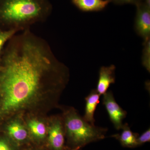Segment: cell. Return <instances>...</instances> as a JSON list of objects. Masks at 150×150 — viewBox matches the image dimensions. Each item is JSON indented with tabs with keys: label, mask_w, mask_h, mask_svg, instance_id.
<instances>
[{
	"label": "cell",
	"mask_w": 150,
	"mask_h": 150,
	"mask_svg": "<svg viewBox=\"0 0 150 150\" xmlns=\"http://www.w3.org/2000/svg\"><path fill=\"white\" fill-rule=\"evenodd\" d=\"M67 140L66 150H80L87 145L104 139L107 128L91 125L73 107L61 106Z\"/></svg>",
	"instance_id": "obj_3"
},
{
	"label": "cell",
	"mask_w": 150,
	"mask_h": 150,
	"mask_svg": "<svg viewBox=\"0 0 150 150\" xmlns=\"http://www.w3.org/2000/svg\"><path fill=\"white\" fill-rule=\"evenodd\" d=\"M48 117L30 116L23 119L30 139L37 143H41L46 140Z\"/></svg>",
	"instance_id": "obj_6"
},
{
	"label": "cell",
	"mask_w": 150,
	"mask_h": 150,
	"mask_svg": "<svg viewBox=\"0 0 150 150\" xmlns=\"http://www.w3.org/2000/svg\"><path fill=\"white\" fill-rule=\"evenodd\" d=\"M142 64L149 72L150 71V38L144 41Z\"/></svg>",
	"instance_id": "obj_13"
},
{
	"label": "cell",
	"mask_w": 150,
	"mask_h": 150,
	"mask_svg": "<svg viewBox=\"0 0 150 150\" xmlns=\"http://www.w3.org/2000/svg\"><path fill=\"white\" fill-rule=\"evenodd\" d=\"M109 2L112 3L116 5H123L126 4H131L135 5L142 2H144V0H108Z\"/></svg>",
	"instance_id": "obj_17"
},
{
	"label": "cell",
	"mask_w": 150,
	"mask_h": 150,
	"mask_svg": "<svg viewBox=\"0 0 150 150\" xmlns=\"http://www.w3.org/2000/svg\"><path fill=\"white\" fill-rule=\"evenodd\" d=\"M150 142V128L146 130L141 135H139L137 138V143L138 147L144 144L147 142Z\"/></svg>",
	"instance_id": "obj_16"
},
{
	"label": "cell",
	"mask_w": 150,
	"mask_h": 150,
	"mask_svg": "<svg viewBox=\"0 0 150 150\" xmlns=\"http://www.w3.org/2000/svg\"><path fill=\"white\" fill-rule=\"evenodd\" d=\"M49 0H0V29L18 32L46 21L52 13Z\"/></svg>",
	"instance_id": "obj_2"
},
{
	"label": "cell",
	"mask_w": 150,
	"mask_h": 150,
	"mask_svg": "<svg viewBox=\"0 0 150 150\" xmlns=\"http://www.w3.org/2000/svg\"><path fill=\"white\" fill-rule=\"evenodd\" d=\"M121 134H113L111 137L118 140L123 147L135 148L138 147L137 138L139 134L131 131L128 123L123 124Z\"/></svg>",
	"instance_id": "obj_11"
},
{
	"label": "cell",
	"mask_w": 150,
	"mask_h": 150,
	"mask_svg": "<svg viewBox=\"0 0 150 150\" xmlns=\"http://www.w3.org/2000/svg\"><path fill=\"white\" fill-rule=\"evenodd\" d=\"M115 67L111 65L109 67H100L96 90L100 96L103 95L108 91L110 85L115 81Z\"/></svg>",
	"instance_id": "obj_9"
},
{
	"label": "cell",
	"mask_w": 150,
	"mask_h": 150,
	"mask_svg": "<svg viewBox=\"0 0 150 150\" xmlns=\"http://www.w3.org/2000/svg\"><path fill=\"white\" fill-rule=\"evenodd\" d=\"M100 96L96 90L93 89L85 99L86 101L85 113L83 117L85 121L91 125H95V112L98 105L99 104Z\"/></svg>",
	"instance_id": "obj_10"
},
{
	"label": "cell",
	"mask_w": 150,
	"mask_h": 150,
	"mask_svg": "<svg viewBox=\"0 0 150 150\" xmlns=\"http://www.w3.org/2000/svg\"><path fill=\"white\" fill-rule=\"evenodd\" d=\"M0 62V123L46 117L59 107L69 70L46 40L30 29L16 33L8 42Z\"/></svg>",
	"instance_id": "obj_1"
},
{
	"label": "cell",
	"mask_w": 150,
	"mask_h": 150,
	"mask_svg": "<svg viewBox=\"0 0 150 150\" xmlns=\"http://www.w3.org/2000/svg\"><path fill=\"white\" fill-rule=\"evenodd\" d=\"M17 33L18 32L15 30H5L0 29V59L4 51L3 48L5 44Z\"/></svg>",
	"instance_id": "obj_14"
},
{
	"label": "cell",
	"mask_w": 150,
	"mask_h": 150,
	"mask_svg": "<svg viewBox=\"0 0 150 150\" xmlns=\"http://www.w3.org/2000/svg\"><path fill=\"white\" fill-rule=\"evenodd\" d=\"M103 96V104L107 111L110 121L116 130H121L123 125V120L127 115V112L116 102L111 91H107Z\"/></svg>",
	"instance_id": "obj_5"
},
{
	"label": "cell",
	"mask_w": 150,
	"mask_h": 150,
	"mask_svg": "<svg viewBox=\"0 0 150 150\" xmlns=\"http://www.w3.org/2000/svg\"><path fill=\"white\" fill-rule=\"evenodd\" d=\"M46 140L51 150H66L65 134L62 115H52L47 118Z\"/></svg>",
	"instance_id": "obj_4"
},
{
	"label": "cell",
	"mask_w": 150,
	"mask_h": 150,
	"mask_svg": "<svg viewBox=\"0 0 150 150\" xmlns=\"http://www.w3.org/2000/svg\"><path fill=\"white\" fill-rule=\"evenodd\" d=\"M5 127L8 137L19 146L30 139L28 130L23 119L15 118L8 122Z\"/></svg>",
	"instance_id": "obj_8"
},
{
	"label": "cell",
	"mask_w": 150,
	"mask_h": 150,
	"mask_svg": "<svg viewBox=\"0 0 150 150\" xmlns=\"http://www.w3.org/2000/svg\"></svg>",
	"instance_id": "obj_19"
},
{
	"label": "cell",
	"mask_w": 150,
	"mask_h": 150,
	"mask_svg": "<svg viewBox=\"0 0 150 150\" xmlns=\"http://www.w3.org/2000/svg\"><path fill=\"white\" fill-rule=\"evenodd\" d=\"M7 137L0 138V150H19V145Z\"/></svg>",
	"instance_id": "obj_15"
},
{
	"label": "cell",
	"mask_w": 150,
	"mask_h": 150,
	"mask_svg": "<svg viewBox=\"0 0 150 150\" xmlns=\"http://www.w3.org/2000/svg\"><path fill=\"white\" fill-rule=\"evenodd\" d=\"M1 65H0V70L1 69Z\"/></svg>",
	"instance_id": "obj_18"
},
{
	"label": "cell",
	"mask_w": 150,
	"mask_h": 150,
	"mask_svg": "<svg viewBox=\"0 0 150 150\" xmlns=\"http://www.w3.org/2000/svg\"><path fill=\"white\" fill-rule=\"evenodd\" d=\"M136 6L135 31L145 41L150 38V6L144 2L139 3Z\"/></svg>",
	"instance_id": "obj_7"
},
{
	"label": "cell",
	"mask_w": 150,
	"mask_h": 150,
	"mask_svg": "<svg viewBox=\"0 0 150 150\" xmlns=\"http://www.w3.org/2000/svg\"><path fill=\"white\" fill-rule=\"evenodd\" d=\"M72 3L83 12H97L103 10L110 3L108 0H71Z\"/></svg>",
	"instance_id": "obj_12"
}]
</instances>
